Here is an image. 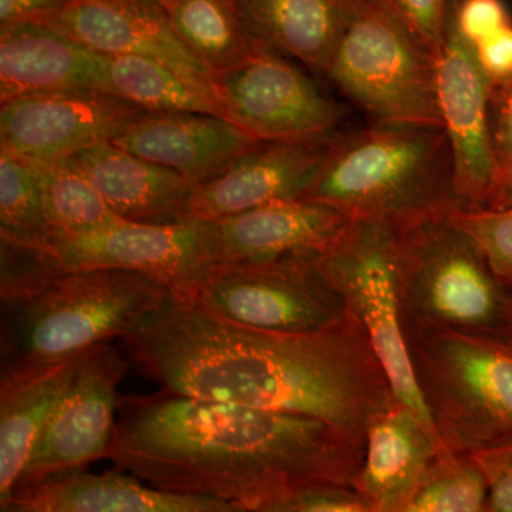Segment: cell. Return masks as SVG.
Masks as SVG:
<instances>
[{
    "instance_id": "34",
    "label": "cell",
    "mask_w": 512,
    "mask_h": 512,
    "mask_svg": "<svg viewBox=\"0 0 512 512\" xmlns=\"http://www.w3.org/2000/svg\"><path fill=\"white\" fill-rule=\"evenodd\" d=\"M458 2L460 0H394L404 18L436 57Z\"/></svg>"
},
{
    "instance_id": "31",
    "label": "cell",
    "mask_w": 512,
    "mask_h": 512,
    "mask_svg": "<svg viewBox=\"0 0 512 512\" xmlns=\"http://www.w3.org/2000/svg\"><path fill=\"white\" fill-rule=\"evenodd\" d=\"M451 220L477 242L494 274L512 291V207L461 210Z\"/></svg>"
},
{
    "instance_id": "29",
    "label": "cell",
    "mask_w": 512,
    "mask_h": 512,
    "mask_svg": "<svg viewBox=\"0 0 512 512\" xmlns=\"http://www.w3.org/2000/svg\"><path fill=\"white\" fill-rule=\"evenodd\" d=\"M66 274L45 242L0 234L2 308L36 298Z\"/></svg>"
},
{
    "instance_id": "9",
    "label": "cell",
    "mask_w": 512,
    "mask_h": 512,
    "mask_svg": "<svg viewBox=\"0 0 512 512\" xmlns=\"http://www.w3.org/2000/svg\"><path fill=\"white\" fill-rule=\"evenodd\" d=\"M322 264L346 309L365 330L397 400L437 434L414 379L407 349L397 228L384 222L353 221Z\"/></svg>"
},
{
    "instance_id": "32",
    "label": "cell",
    "mask_w": 512,
    "mask_h": 512,
    "mask_svg": "<svg viewBox=\"0 0 512 512\" xmlns=\"http://www.w3.org/2000/svg\"><path fill=\"white\" fill-rule=\"evenodd\" d=\"M453 22L461 39L474 47L511 26L512 16L503 0H460Z\"/></svg>"
},
{
    "instance_id": "2",
    "label": "cell",
    "mask_w": 512,
    "mask_h": 512,
    "mask_svg": "<svg viewBox=\"0 0 512 512\" xmlns=\"http://www.w3.org/2000/svg\"><path fill=\"white\" fill-rule=\"evenodd\" d=\"M365 439L312 417L183 394L120 396L107 457L164 490L256 512L320 487H355Z\"/></svg>"
},
{
    "instance_id": "20",
    "label": "cell",
    "mask_w": 512,
    "mask_h": 512,
    "mask_svg": "<svg viewBox=\"0 0 512 512\" xmlns=\"http://www.w3.org/2000/svg\"><path fill=\"white\" fill-rule=\"evenodd\" d=\"M446 451L440 437L396 400L367 426L355 488L372 512H400Z\"/></svg>"
},
{
    "instance_id": "14",
    "label": "cell",
    "mask_w": 512,
    "mask_h": 512,
    "mask_svg": "<svg viewBox=\"0 0 512 512\" xmlns=\"http://www.w3.org/2000/svg\"><path fill=\"white\" fill-rule=\"evenodd\" d=\"M437 97L463 211L483 210L500 175L491 136V89L453 16L437 55Z\"/></svg>"
},
{
    "instance_id": "6",
    "label": "cell",
    "mask_w": 512,
    "mask_h": 512,
    "mask_svg": "<svg viewBox=\"0 0 512 512\" xmlns=\"http://www.w3.org/2000/svg\"><path fill=\"white\" fill-rule=\"evenodd\" d=\"M325 76L377 124L437 126V57L394 0H365Z\"/></svg>"
},
{
    "instance_id": "37",
    "label": "cell",
    "mask_w": 512,
    "mask_h": 512,
    "mask_svg": "<svg viewBox=\"0 0 512 512\" xmlns=\"http://www.w3.org/2000/svg\"><path fill=\"white\" fill-rule=\"evenodd\" d=\"M299 512H372L355 487H320L293 498Z\"/></svg>"
},
{
    "instance_id": "30",
    "label": "cell",
    "mask_w": 512,
    "mask_h": 512,
    "mask_svg": "<svg viewBox=\"0 0 512 512\" xmlns=\"http://www.w3.org/2000/svg\"><path fill=\"white\" fill-rule=\"evenodd\" d=\"M0 234L45 242L42 192L28 161L0 150Z\"/></svg>"
},
{
    "instance_id": "27",
    "label": "cell",
    "mask_w": 512,
    "mask_h": 512,
    "mask_svg": "<svg viewBox=\"0 0 512 512\" xmlns=\"http://www.w3.org/2000/svg\"><path fill=\"white\" fill-rule=\"evenodd\" d=\"M29 164L42 192L49 228L46 241L100 231L127 221L119 217L97 188L66 161Z\"/></svg>"
},
{
    "instance_id": "33",
    "label": "cell",
    "mask_w": 512,
    "mask_h": 512,
    "mask_svg": "<svg viewBox=\"0 0 512 512\" xmlns=\"http://www.w3.org/2000/svg\"><path fill=\"white\" fill-rule=\"evenodd\" d=\"M466 456L487 481V512H512V439Z\"/></svg>"
},
{
    "instance_id": "1",
    "label": "cell",
    "mask_w": 512,
    "mask_h": 512,
    "mask_svg": "<svg viewBox=\"0 0 512 512\" xmlns=\"http://www.w3.org/2000/svg\"><path fill=\"white\" fill-rule=\"evenodd\" d=\"M130 365L161 390L312 417L365 439L397 397L365 330L350 315L320 332L235 325L171 298L123 339Z\"/></svg>"
},
{
    "instance_id": "8",
    "label": "cell",
    "mask_w": 512,
    "mask_h": 512,
    "mask_svg": "<svg viewBox=\"0 0 512 512\" xmlns=\"http://www.w3.org/2000/svg\"><path fill=\"white\" fill-rule=\"evenodd\" d=\"M322 259L217 264L173 293L235 325L278 333L320 332L349 316Z\"/></svg>"
},
{
    "instance_id": "10",
    "label": "cell",
    "mask_w": 512,
    "mask_h": 512,
    "mask_svg": "<svg viewBox=\"0 0 512 512\" xmlns=\"http://www.w3.org/2000/svg\"><path fill=\"white\" fill-rule=\"evenodd\" d=\"M215 87L229 120L259 141L325 136L339 131L346 116L305 70L264 45L215 77Z\"/></svg>"
},
{
    "instance_id": "13",
    "label": "cell",
    "mask_w": 512,
    "mask_h": 512,
    "mask_svg": "<svg viewBox=\"0 0 512 512\" xmlns=\"http://www.w3.org/2000/svg\"><path fill=\"white\" fill-rule=\"evenodd\" d=\"M143 107L101 90L32 94L2 103L0 150L29 163H59L110 143Z\"/></svg>"
},
{
    "instance_id": "35",
    "label": "cell",
    "mask_w": 512,
    "mask_h": 512,
    "mask_svg": "<svg viewBox=\"0 0 512 512\" xmlns=\"http://www.w3.org/2000/svg\"><path fill=\"white\" fill-rule=\"evenodd\" d=\"M491 92L512 82V25L471 47Z\"/></svg>"
},
{
    "instance_id": "40",
    "label": "cell",
    "mask_w": 512,
    "mask_h": 512,
    "mask_svg": "<svg viewBox=\"0 0 512 512\" xmlns=\"http://www.w3.org/2000/svg\"><path fill=\"white\" fill-rule=\"evenodd\" d=\"M0 508L2 512H42L29 501L20 500V498H13L9 503L0 505Z\"/></svg>"
},
{
    "instance_id": "42",
    "label": "cell",
    "mask_w": 512,
    "mask_h": 512,
    "mask_svg": "<svg viewBox=\"0 0 512 512\" xmlns=\"http://www.w3.org/2000/svg\"><path fill=\"white\" fill-rule=\"evenodd\" d=\"M151 2L157 3L158 6H161V8L165 10L168 8V6L177 2V0H151Z\"/></svg>"
},
{
    "instance_id": "36",
    "label": "cell",
    "mask_w": 512,
    "mask_h": 512,
    "mask_svg": "<svg viewBox=\"0 0 512 512\" xmlns=\"http://www.w3.org/2000/svg\"><path fill=\"white\" fill-rule=\"evenodd\" d=\"M490 124L495 160L500 173H510L512 171V82L491 92Z\"/></svg>"
},
{
    "instance_id": "22",
    "label": "cell",
    "mask_w": 512,
    "mask_h": 512,
    "mask_svg": "<svg viewBox=\"0 0 512 512\" xmlns=\"http://www.w3.org/2000/svg\"><path fill=\"white\" fill-rule=\"evenodd\" d=\"M42 512H245L207 495L164 490L124 471L59 474L18 491Z\"/></svg>"
},
{
    "instance_id": "43",
    "label": "cell",
    "mask_w": 512,
    "mask_h": 512,
    "mask_svg": "<svg viewBox=\"0 0 512 512\" xmlns=\"http://www.w3.org/2000/svg\"><path fill=\"white\" fill-rule=\"evenodd\" d=\"M507 336H510V338L512 339V320H511L510 330H508Z\"/></svg>"
},
{
    "instance_id": "28",
    "label": "cell",
    "mask_w": 512,
    "mask_h": 512,
    "mask_svg": "<svg viewBox=\"0 0 512 512\" xmlns=\"http://www.w3.org/2000/svg\"><path fill=\"white\" fill-rule=\"evenodd\" d=\"M487 481L464 454H441L400 512H487Z\"/></svg>"
},
{
    "instance_id": "25",
    "label": "cell",
    "mask_w": 512,
    "mask_h": 512,
    "mask_svg": "<svg viewBox=\"0 0 512 512\" xmlns=\"http://www.w3.org/2000/svg\"><path fill=\"white\" fill-rule=\"evenodd\" d=\"M165 13L175 35L214 82L262 46L245 28L234 0H177Z\"/></svg>"
},
{
    "instance_id": "23",
    "label": "cell",
    "mask_w": 512,
    "mask_h": 512,
    "mask_svg": "<svg viewBox=\"0 0 512 512\" xmlns=\"http://www.w3.org/2000/svg\"><path fill=\"white\" fill-rule=\"evenodd\" d=\"M365 0H234L245 28L261 45L325 74Z\"/></svg>"
},
{
    "instance_id": "21",
    "label": "cell",
    "mask_w": 512,
    "mask_h": 512,
    "mask_svg": "<svg viewBox=\"0 0 512 512\" xmlns=\"http://www.w3.org/2000/svg\"><path fill=\"white\" fill-rule=\"evenodd\" d=\"M123 220L171 224L188 220L195 185L161 165L111 143L97 144L67 158Z\"/></svg>"
},
{
    "instance_id": "16",
    "label": "cell",
    "mask_w": 512,
    "mask_h": 512,
    "mask_svg": "<svg viewBox=\"0 0 512 512\" xmlns=\"http://www.w3.org/2000/svg\"><path fill=\"white\" fill-rule=\"evenodd\" d=\"M339 133L262 141L217 178L195 187L188 218L215 221L274 202L303 200Z\"/></svg>"
},
{
    "instance_id": "18",
    "label": "cell",
    "mask_w": 512,
    "mask_h": 512,
    "mask_svg": "<svg viewBox=\"0 0 512 512\" xmlns=\"http://www.w3.org/2000/svg\"><path fill=\"white\" fill-rule=\"evenodd\" d=\"M211 222L220 264H234L325 258L353 221L328 205L296 200Z\"/></svg>"
},
{
    "instance_id": "24",
    "label": "cell",
    "mask_w": 512,
    "mask_h": 512,
    "mask_svg": "<svg viewBox=\"0 0 512 512\" xmlns=\"http://www.w3.org/2000/svg\"><path fill=\"white\" fill-rule=\"evenodd\" d=\"M79 357L25 379L0 382V505L15 497L29 458L72 382Z\"/></svg>"
},
{
    "instance_id": "7",
    "label": "cell",
    "mask_w": 512,
    "mask_h": 512,
    "mask_svg": "<svg viewBox=\"0 0 512 512\" xmlns=\"http://www.w3.org/2000/svg\"><path fill=\"white\" fill-rule=\"evenodd\" d=\"M397 265L404 320L507 335L512 291L451 215L397 228Z\"/></svg>"
},
{
    "instance_id": "41",
    "label": "cell",
    "mask_w": 512,
    "mask_h": 512,
    "mask_svg": "<svg viewBox=\"0 0 512 512\" xmlns=\"http://www.w3.org/2000/svg\"><path fill=\"white\" fill-rule=\"evenodd\" d=\"M256 512H299L298 508H296L295 501L286 500L279 501V503L269 504L266 507L261 508Z\"/></svg>"
},
{
    "instance_id": "38",
    "label": "cell",
    "mask_w": 512,
    "mask_h": 512,
    "mask_svg": "<svg viewBox=\"0 0 512 512\" xmlns=\"http://www.w3.org/2000/svg\"><path fill=\"white\" fill-rule=\"evenodd\" d=\"M70 0H0V26L37 22L66 6Z\"/></svg>"
},
{
    "instance_id": "17",
    "label": "cell",
    "mask_w": 512,
    "mask_h": 512,
    "mask_svg": "<svg viewBox=\"0 0 512 512\" xmlns=\"http://www.w3.org/2000/svg\"><path fill=\"white\" fill-rule=\"evenodd\" d=\"M110 143L180 174L197 187L217 178L262 141L224 117L144 111Z\"/></svg>"
},
{
    "instance_id": "15",
    "label": "cell",
    "mask_w": 512,
    "mask_h": 512,
    "mask_svg": "<svg viewBox=\"0 0 512 512\" xmlns=\"http://www.w3.org/2000/svg\"><path fill=\"white\" fill-rule=\"evenodd\" d=\"M37 22L101 55L156 60L222 104L212 74L185 49L165 10L151 0H70Z\"/></svg>"
},
{
    "instance_id": "11",
    "label": "cell",
    "mask_w": 512,
    "mask_h": 512,
    "mask_svg": "<svg viewBox=\"0 0 512 512\" xmlns=\"http://www.w3.org/2000/svg\"><path fill=\"white\" fill-rule=\"evenodd\" d=\"M45 244L67 272L123 269L151 276L173 292L220 264L214 225L195 218L171 224L123 221Z\"/></svg>"
},
{
    "instance_id": "12",
    "label": "cell",
    "mask_w": 512,
    "mask_h": 512,
    "mask_svg": "<svg viewBox=\"0 0 512 512\" xmlns=\"http://www.w3.org/2000/svg\"><path fill=\"white\" fill-rule=\"evenodd\" d=\"M128 365L127 356L111 343L79 357L72 382L30 456L16 493L107 457L119 413L117 389Z\"/></svg>"
},
{
    "instance_id": "4",
    "label": "cell",
    "mask_w": 512,
    "mask_h": 512,
    "mask_svg": "<svg viewBox=\"0 0 512 512\" xmlns=\"http://www.w3.org/2000/svg\"><path fill=\"white\" fill-rule=\"evenodd\" d=\"M171 295L163 282L138 272H67L36 298L3 306L0 382L37 375L126 338Z\"/></svg>"
},
{
    "instance_id": "26",
    "label": "cell",
    "mask_w": 512,
    "mask_h": 512,
    "mask_svg": "<svg viewBox=\"0 0 512 512\" xmlns=\"http://www.w3.org/2000/svg\"><path fill=\"white\" fill-rule=\"evenodd\" d=\"M106 80L107 93L123 97L147 111H194L229 120L220 101L147 57L106 55Z\"/></svg>"
},
{
    "instance_id": "3",
    "label": "cell",
    "mask_w": 512,
    "mask_h": 512,
    "mask_svg": "<svg viewBox=\"0 0 512 512\" xmlns=\"http://www.w3.org/2000/svg\"><path fill=\"white\" fill-rule=\"evenodd\" d=\"M303 200L396 228L464 210L446 130L409 124L340 131Z\"/></svg>"
},
{
    "instance_id": "19",
    "label": "cell",
    "mask_w": 512,
    "mask_h": 512,
    "mask_svg": "<svg viewBox=\"0 0 512 512\" xmlns=\"http://www.w3.org/2000/svg\"><path fill=\"white\" fill-rule=\"evenodd\" d=\"M80 89L107 92L106 55L42 22L0 26V104Z\"/></svg>"
},
{
    "instance_id": "39",
    "label": "cell",
    "mask_w": 512,
    "mask_h": 512,
    "mask_svg": "<svg viewBox=\"0 0 512 512\" xmlns=\"http://www.w3.org/2000/svg\"><path fill=\"white\" fill-rule=\"evenodd\" d=\"M512 207V171L500 173L483 210Z\"/></svg>"
},
{
    "instance_id": "5",
    "label": "cell",
    "mask_w": 512,
    "mask_h": 512,
    "mask_svg": "<svg viewBox=\"0 0 512 512\" xmlns=\"http://www.w3.org/2000/svg\"><path fill=\"white\" fill-rule=\"evenodd\" d=\"M414 379L441 443L471 454L512 439V339L404 320Z\"/></svg>"
}]
</instances>
